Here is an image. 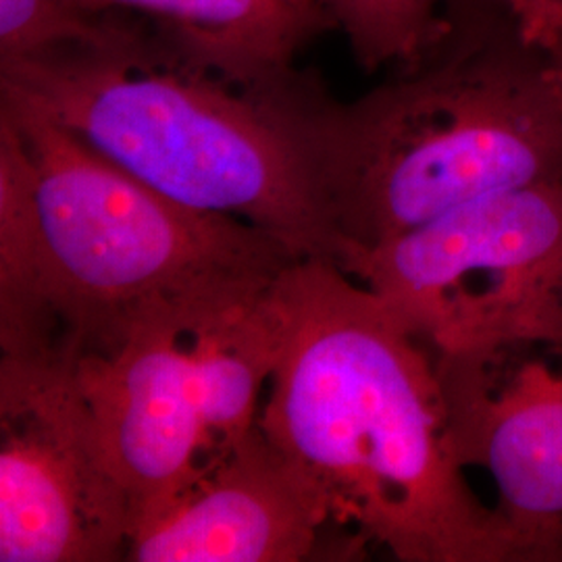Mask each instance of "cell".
I'll return each instance as SVG.
<instances>
[{
	"label": "cell",
	"mask_w": 562,
	"mask_h": 562,
	"mask_svg": "<svg viewBox=\"0 0 562 562\" xmlns=\"http://www.w3.org/2000/svg\"><path fill=\"white\" fill-rule=\"evenodd\" d=\"M554 2H557V7H559V9H561V13H562V0H554Z\"/></svg>",
	"instance_id": "cell-16"
},
{
	"label": "cell",
	"mask_w": 562,
	"mask_h": 562,
	"mask_svg": "<svg viewBox=\"0 0 562 562\" xmlns=\"http://www.w3.org/2000/svg\"><path fill=\"white\" fill-rule=\"evenodd\" d=\"M88 13L153 21L223 59L261 71H290L302 42L322 32L296 0H71Z\"/></svg>",
	"instance_id": "cell-10"
},
{
	"label": "cell",
	"mask_w": 562,
	"mask_h": 562,
	"mask_svg": "<svg viewBox=\"0 0 562 562\" xmlns=\"http://www.w3.org/2000/svg\"><path fill=\"white\" fill-rule=\"evenodd\" d=\"M508 20L529 46L552 55L562 48V13L554 0H503Z\"/></svg>",
	"instance_id": "cell-13"
},
{
	"label": "cell",
	"mask_w": 562,
	"mask_h": 562,
	"mask_svg": "<svg viewBox=\"0 0 562 562\" xmlns=\"http://www.w3.org/2000/svg\"><path fill=\"white\" fill-rule=\"evenodd\" d=\"M276 362L259 425L359 546L401 562H521L450 442L436 355L367 285L306 257L271 285Z\"/></svg>",
	"instance_id": "cell-1"
},
{
	"label": "cell",
	"mask_w": 562,
	"mask_h": 562,
	"mask_svg": "<svg viewBox=\"0 0 562 562\" xmlns=\"http://www.w3.org/2000/svg\"><path fill=\"white\" fill-rule=\"evenodd\" d=\"M331 521L336 517L322 485L257 423L136 531L127 561H306Z\"/></svg>",
	"instance_id": "cell-9"
},
{
	"label": "cell",
	"mask_w": 562,
	"mask_h": 562,
	"mask_svg": "<svg viewBox=\"0 0 562 562\" xmlns=\"http://www.w3.org/2000/svg\"><path fill=\"white\" fill-rule=\"evenodd\" d=\"M308 81L241 67L125 13H106L90 41L0 59V94L162 196L336 262L301 140Z\"/></svg>",
	"instance_id": "cell-3"
},
{
	"label": "cell",
	"mask_w": 562,
	"mask_h": 562,
	"mask_svg": "<svg viewBox=\"0 0 562 562\" xmlns=\"http://www.w3.org/2000/svg\"><path fill=\"white\" fill-rule=\"evenodd\" d=\"M106 13H88L71 0H0V59H18L90 41Z\"/></svg>",
	"instance_id": "cell-12"
},
{
	"label": "cell",
	"mask_w": 562,
	"mask_h": 562,
	"mask_svg": "<svg viewBox=\"0 0 562 562\" xmlns=\"http://www.w3.org/2000/svg\"><path fill=\"white\" fill-rule=\"evenodd\" d=\"M323 30H340L367 74L415 69L462 32L461 0H304Z\"/></svg>",
	"instance_id": "cell-11"
},
{
	"label": "cell",
	"mask_w": 562,
	"mask_h": 562,
	"mask_svg": "<svg viewBox=\"0 0 562 562\" xmlns=\"http://www.w3.org/2000/svg\"><path fill=\"white\" fill-rule=\"evenodd\" d=\"M36 215L0 234L2 357L71 364L148 322L183 329L265 294L299 261L261 227L171 201L34 106L0 94Z\"/></svg>",
	"instance_id": "cell-2"
},
{
	"label": "cell",
	"mask_w": 562,
	"mask_h": 562,
	"mask_svg": "<svg viewBox=\"0 0 562 562\" xmlns=\"http://www.w3.org/2000/svg\"><path fill=\"white\" fill-rule=\"evenodd\" d=\"M71 367L134 506L136 536L220 454L202 415L186 331L178 323H140L115 348Z\"/></svg>",
	"instance_id": "cell-8"
},
{
	"label": "cell",
	"mask_w": 562,
	"mask_h": 562,
	"mask_svg": "<svg viewBox=\"0 0 562 562\" xmlns=\"http://www.w3.org/2000/svg\"><path fill=\"white\" fill-rule=\"evenodd\" d=\"M543 348L436 357L464 469H485L521 562L562 561V367Z\"/></svg>",
	"instance_id": "cell-7"
},
{
	"label": "cell",
	"mask_w": 562,
	"mask_h": 562,
	"mask_svg": "<svg viewBox=\"0 0 562 562\" xmlns=\"http://www.w3.org/2000/svg\"><path fill=\"white\" fill-rule=\"evenodd\" d=\"M548 71H550V80L554 86L557 99H559L562 106V48L552 53V55H548Z\"/></svg>",
	"instance_id": "cell-14"
},
{
	"label": "cell",
	"mask_w": 562,
	"mask_h": 562,
	"mask_svg": "<svg viewBox=\"0 0 562 562\" xmlns=\"http://www.w3.org/2000/svg\"><path fill=\"white\" fill-rule=\"evenodd\" d=\"M296 4H299V7H301L302 11H304V13H308V15H311V18H313V20L317 21V23H319V20H317V18H315V15H313V13H311V9H308V7H306V2H304V0H296ZM319 27H322L323 30V25L322 23H319Z\"/></svg>",
	"instance_id": "cell-15"
},
{
	"label": "cell",
	"mask_w": 562,
	"mask_h": 562,
	"mask_svg": "<svg viewBox=\"0 0 562 562\" xmlns=\"http://www.w3.org/2000/svg\"><path fill=\"white\" fill-rule=\"evenodd\" d=\"M341 271L382 299L436 357L562 350V180L467 202Z\"/></svg>",
	"instance_id": "cell-5"
},
{
	"label": "cell",
	"mask_w": 562,
	"mask_h": 562,
	"mask_svg": "<svg viewBox=\"0 0 562 562\" xmlns=\"http://www.w3.org/2000/svg\"><path fill=\"white\" fill-rule=\"evenodd\" d=\"M301 138L336 265L467 202L562 180L548 55L515 30L461 32L436 57L340 102L311 83Z\"/></svg>",
	"instance_id": "cell-4"
},
{
	"label": "cell",
	"mask_w": 562,
	"mask_h": 562,
	"mask_svg": "<svg viewBox=\"0 0 562 562\" xmlns=\"http://www.w3.org/2000/svg\"><path fill=\"white\" fill-rule=\"evenodd\" d=\"M134 506L67 362H0V561L127 559Z\"/></svg>",
	"instance_id": "cell-6"
}]
</instances>
